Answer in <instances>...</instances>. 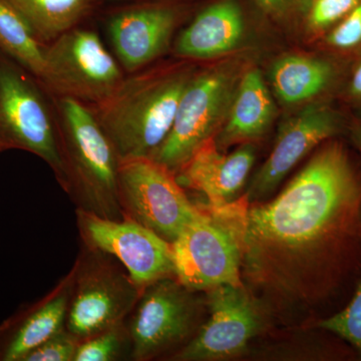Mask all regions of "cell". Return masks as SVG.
Here are the masks:
<instances>
[{"label":"cell","mask_w":361,"mask_h":361,"mask_svg":"<svg viewBox=\"0 0 361 361\" xmlns=\"http://www.w3.org/2000/svg\"><path fill=\"white\" fill-rule=\"evenodd\" d=\"M234 240L242 282L263 310H307L334 288L361 242V177L330 141L276 198L197 205Z\"/></svg>","instance_id":"6da1fadb"},{"label":"cell","mask_w":361,"mask_h":361,"mask_svg":"<svg viewBox=\"0 0 361 361\" xmlns=\"http://www.w3.org/2000/svg\"><path fill=\"white\" fill-rule=\"evenodd\" d=\"M192 75L184 70L132 75L97 104L94 114L120 161L152 158L172 129Z\"/></svg>","instance_id":"7a4b0ae2"},{"label":"cell","mask_w":361,"mask_h":361,"mask_svg":"<svg viewBox=\"0 0 361 361\" xmlns=\"http://www.w3.org/2000/svg\"><path fill=\"white\" fill-rule=\"evenodd\" d=\"M56 125L66 173L63 189L78 209L111 220L123 217L118 193L120 159L94 111L71 97H59Z\"/></svg>","instance_id":"3957f363"},{"label":"cell","mask_w":361,"mask_h":361,"mask_svg":"<svg viewBox=\"0 0 361 361\" xmlns=\"http://www.w3.org/2000/svg\"><path fill=\"white\" fill-rule=\"evenodd\" d=\"M118 193L123 215L172 244L188 225L202 216L175 173L152 158L120 161Z\"/></svg>","instance_id":"277c9868"},{"label":"cell","mask_w":361,"mask_h":361,"mask_svg":"<svg viewBox=\"0 0 361 361\" xmlns=\"http://www.w3.org/2000/svg\"><path fill=\"white\" fill-rule=\"evenodd\" d=\"M237 85L235 73L224 68L192 75L180 97L172 129L152 159L177 174L204 142L217 135Z\"/></svg>","instance_id":"5b68a950"},{"label":"cell","mask_w":361,"mask_h":361,"mask_svg":"<svg viewBox=\"0 0 361 361\" xmlns=\"http://www.w3.org/2000/svg\"><path fill=\"white\" fill-rule=\"evenodd\" d=\"M87 249L75 265L66 323V330L78 341L122 324L144 291L106 254Z\"/></svg>","instance_id":"8992f818"},{"label":"cell","mask_w":361,"mask_h":361,"mask_svg":"<svg viewBox=\"0 0 361 361\" xmlns=\"http://www.w3.org/2000/svg\"><path fill=\"white\" fill-rule=\"evenodd\" d=\"M52 42L40 78L61 97L97 106L122 84L120 66L96 32L71 28Z\"/></svg>","instance_id":"52a82bcc"},{"label":"cell","mask_w":361,"mask_h":361,"mask_svg":"<svg viewBox=\"0 0 361 361\" xmlns=\"http://www.w3.org/2000/svg\"><path fill=\"white\" fill-rule=\"evenodd\" d=\"M77 215L87 248L116 259L142 290L163 278L175 277L172 244L155 232L126 215L111 220L80 209Z\"/></svg>","instance_id":"ba28073f"},{"label":"cell","mask_w":361,"mask_h":361,"mask_svg":"<svg viewBox=\"0 0 361 361\" xmlns=\"http://www.w3.org/2000/svg\"><path fill=\"white\" fill-rule=\"evenodd\" d=\"M9 149H23L42 158L65 188L56 126L44 99L20 71L0 65V151Z\"/></svg>","instance_id":"9c48e42d"},{"label":"cell","mask_w":361,"mask_h":361,"mask_svg":"<svg viewBox=\"0 0 361 361\" xmlns=\"http://www.w3.org/2000/svg\"><path fill=\"white\" fill-rule=\"evenodd\" d=\"M193 293L173 277L163 278L144 289L130 323L134 360H151L193 334L201 311Z\"/></svg>","instance_id":"30bf717a"},{"label":"cell","mask_w":361,"mask_h":361,"mask_svg":"<svg viewBox=\"0 0 361 361\" xmlns=\"http://www.w3.org/2000/svg\"><path fill=\"white\" fill-rule=\"evenodd\" d=\"M210 317L173 356L180 361L226 360L241 356L264 327L262 306L245 286L221 285L207 291Z\"/></svg>","instance_id":"8fae6325"},{"label":"cell","mask_w":361,"mask_h":361,"mask_svg":"<svg viewBox=\"0 0 361 361\" xmlns=\"http://www.w3.org/2000/svg\"><path fill=\"white\" fill-rule=\"evenodd\" d=\"M175 278L190 291L221 285L244 286L234 240L205 213L188 225L172 243Z\"/></svg>","instance_id":"7c38bea8"},{"label":"cell","mask_w":361,"mask_h":361,"mask_svg":"<svg viewBox=\"0 0 361 361\" xmlns=\"http://www.w3.org/2000/svg\"><path fill=\"white\" fill-rule=\"evenodd\" d=\"M342 118L329 104H310L284 123L267 160L243 195L247 201L269 197L304 157L341 132Z\"/></svg>","instance_id":"4fadbf2b"},{"label":"cell","mask_w":361,"mask_h":361,"mask_svg":"<svg viewBox=\"0 0 361 361\" xmlns=\"http://www.w3.org/2000/svg\"><path fill=\"white\" fill-rule=\"evenodd\" d=\"M254 161L255 149L250 142L242 144L236 151L226 155L212 137L195 152L176 177L180 186L205 197L202 205L219 207L238 198Z\"/></svg>","instance_id":"5bb4252c"},{"label":"cell","mask_w":361,"mask_h":361,"mask_svg":"<svg viewBox=\"0 0 361 361\" xmlns=\"http://www.w3.org/2000/svg\"><path fill=\"white\" fill-rule=\"evenodd\" d=\"M75 276V266L51 293L0 325V361H23L65 329Z\"/></svg>","instance_id":"9a60e30c"},{"label":"cell","mask_w":361,"mask_h":361,"mask_svg":"<svg viewBox=\"0 0 361 361\" xmlns=\"http://www.w3.org/2000/svg\"><path fill=\"white\" fill-rule=\"evenodd\" d=\"M176 14L165 7L126 11L111 20L109 32L118 61L129 71L141 70L167 49Z\"/></svg>","instance_id":"2e32d148"},{"label":"cell","mask_w":361,"mask_h":361,"mask_svg":"<svg viewBox=\"0 0 361 361\" xmlns=\"http://www.w3.org/2000/svg\"><path fill=\"white\" fill-rule=\"evenodd\" d=\"M245 23L238 2L222 0L207 7L177 40L183 58L206 59L223 56L238 47Z\"/></svg>","instance_id":"e0dca14e"},{"label":"cell","mask_w":361,"mask_h":361,"mask_svg":"<svg viewBox=\"0 0 361 361\" xmlns=\"http://www.w3.org/2000/svg\"><path fill=\"white\" fill-rule=\"evenodd\" d=\"M274 118V103L262 73L252 68L237 85L227 118L215 137L216 144L223 151L232 145L257 140L269 130Z\"/></svg>","instance_id":"ac0fdd59"},{"label":"cell","mask_w":361,"mask_h":361,"mask_svg":"<svg viewBox=\"0 0 361 361\" xmlns=\"http://www.w3.org/2000/svg\"><path fill=\"white\" fill-rule=\"evenodd\" d=\"M271 82L280 101L296 104L319 96L336 78V68L327 59L312 56H287L275 63Z\"/></svg>","instance_id":"d6986e66"},{"label":"cell","mask_w":361,"mask_h":361,"mask_svg":"<svg viewBox=\"0 0 361 361\" xmlns=\"http://www.w3.org/2000/svg\"><path fill=\"white\" fill-rule=\"evenodd\" d=\"M32 28L37 39L54 40L71 30L92 0H8Z\"/></svg>","instance_id":"ffe728a7"},{"label":"cell","mask_w":361,"mask_h":361,"mask_svg":"<svg viewBox=\"0 0 361 361\" xmlns=\"http://www.w3.org/2000/svg\"><path fill=\"white\" fill-rule=\"evenodd\" d=\"M0 49L30 73L42 78L44 49L30 23L8 0H0Z\"/></svg>","instance_id":"44dd1931"},{"label":"cell","mask_w":361,"mask_h":361,"mask_svg":"<svg viewBox=\"0 0 361 361\" xmlns=\"http://www.w3.org/2000/svg\"><path fill=\"white\" fill-rule=\"evenodd\" d=\"M128 343H130L129 330L126 329L122 323L80 341L73 361L118 360L127 348Z\"/></svg>","instance_id":"7402d4cb"},{"label":"cell","mask_w":361,"mask_h":361,"mask_svg":"<svg viewBox=\"0 0 361 361\" xmlns=\"http://www.w3.org/2000/svg\"><path fill=\"white\" fill-rule=\"evenodd\" d=\"M317 325L348 341L361 355V281L350 303L341 312L322 320Z\"/></svg>","instance_id":"603a6c76"},{"label":"cell","mask_w":361,"mask_h":361,"mask_svg":"<svg viewBox=\"0 0 361 361\" xmlns=\"http://www.w3.org/2000/svg\"><path fill=\"white\" fill-rule=\"evenodd\" d=\"M361 0H313L307 14L308 25L315 32H323L337 25Z\"/></svg>","instance_id":"cb8c5ba5"},{"label":"cell","mask_w":361,"mask_h":361,"mask_svg":"<svg viewBox=\"0 0 361 361\" xmlns=\"http://www.w3.org/2000/svg\"><path fill=\"white\" fill-rule=\"evenodd\" d=\"M80 341L63 329L40 344L23 358V361H73Z\"/></svg>","instance_id":"d4e9b609"},{"label":"cell","mask_w":361,"mask_h":361,"mask_svg":"<svg viewBox=\"0 0 361 361\" xmlns=\"http://www.w3.org/2000/svg\"><path fill=\"white\" fill-rule=\"evenodd\" d=\"M326 44L341 51H353L361 47V1L332 28Z\"/></svg>","instance_id":"484cf974"},{"label":"cell","mask_w":361,"mask_h":361,"mask_svg":"<svg viewBox=\"0 0 361 361\" xmlns=\"http://www.w3.org/2000/svg\"><path fill=\"white\" fill-rule=\"evenodd\" d=\"M271 18L290 20L307 16L313 0H255Z\"/></svg>","instance_id":"4316f807"},{"label":"cell","mask_w":361,"mask_h":361,"mask_svg":"<svg viewBox=\"0 0 361 361\" xmlns=\"http://www.w3.org/2000/svg\"><path fill=\"white\" fill-rule=\"evenodd\" d=\"M348 92L351 99L361 103V59L353 68L349 80Z\"/></svg>","instance_id":"83f0119b"},{"label":"cell","mask_w":361,"mask_h":361,"mask_svg":"<svg viewBox=\"0 0 361 361\" xmlns=\"http://www.w3.org/2000/svg\"><path fill=\"white\" fill-rule=\"evenodd\" d=\"M353 140H355L356 146L361 149V123L353 130Z\"/></svg>","instance_id":"f1b7e54d"}]
</instances>
